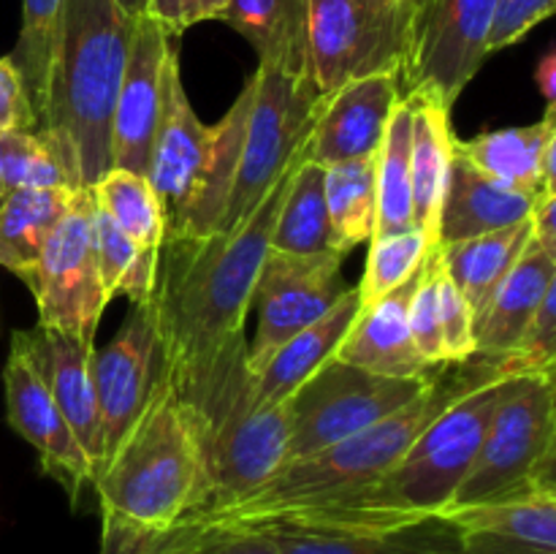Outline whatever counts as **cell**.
I'll return each instance as SVG.
<instances>
[{
	"label": "cell",
	"mask_w": 556,
	"mask_h": 554,
	"mask_svg": "<svg viewBox=\"0 0 556 554\" xmlns=\"http://www.w3.org/2000/svg\"><path fill=\"white\" fill-rule=\"evenodd\" d=\"M443 367V364H440ZM438 367L424 378H386L331 358L288 400V459L324 451L416 400L432 386Z\"/></svg>",
	"instance_id": "obj_11"
},
{
	"label": "cell",
	"mask_w": 556,
	"mask_h": 554,
	"mask_svg": "<svg viewBox=\"0 0 556 554\" xmlns=\"http://www.w3.org/2000/svg\"><path fill=\"white\" fill-rule=\"evenodd\" d=\"M556 286V259L535 239H530L514 269L505 275L492 302L476 324L478 353L483 358H500L519 342L521 331L541 307L543 297Z\"/></svg>",
	"instance_id": "obj_25"
},
{
	"label": "cell",
	"mask_w": 556,
	"mask_h": 554,
	"mask_svg": "<svg viewBox=\"0 0 556 554\" xmlns=\"http://www.w3.org/2000/svg\"><path fill=\"white\" fill-rule=\"evenodd\" d=\"M438 310H440V340H443L445 364L470 362L478 353L476 337V315L470 304L465 302L451 277L445 275L443 261H440L438 277Z\"/></svg>",
	"instance_id": "obj_40"
},
{
	"label": "cell",
	"mask_w": 556,
	"mask_h": 554,
	"mask_svg": "<svg viewBox=\"0 0 556 554\" xmlns=\"http://www.w3.org/2000/svg\"><path fill=\"white\" fill-rule=\"evenodd\" d=\"M418 275H421V266L410 280L394 288L378 304L358 310L356 320L348 329L342 345L337 348L334 358L358 369H367V373L386 375V378H424V375L432 373L434 367L424 362L416 342H413L410 318H407Z\"/></svg>",
	"instance_id": "obj_23"
},
{
	"label": "cell",
	"mask_w": 556,
	"mask_h": 554,
	"mask_svg": "<svg viewBox=\"0 0 556 554\" xmlns=\"http://www.w3.org/2000/svg\"><path fill=\"white\" fill-rule=\"evenodd\" d=\"M535 81L541 87L546 103H556V52L548 49L541 58V63L535 65Z\"/></svg>",
	"instance_id": "obj_46"
},
{
	"label": "cell",
	"mask_w": 556,
	"mask_h": 554,
	"mask_svg": "<svg viewBox=\"0 0 556 554\" xmlns=\"http://www.w3.org/2000/svg\"><path fill=\"white\" fill-rule=\"evenodd\" d=\"M500 0H429L416 16L413 49L402 68V96L424 92L454 109L489 58L486 38Z\"/></svg>",
	"instance_id": "obj_13"
},
{
	"label": "cell",
	"mask_w": 556,
	"mask_h": 554,
	"mask_svg": "<svg viewBox=\"0 0 556 554\" xmlns=\"http://www.w3.org/2000/svg\"><path fill=\"white\" fill-rule=\"evenodd\" d=\"M459 139V136H456ZM538 196L521 193L500 179L489 177L470 158L459 152L454 141L448 179L438 217V244L465 242L481 234L510 228L527 221Z\"/></svg>",
	"instance_id": "obj_21"
},
{
	"label": "cell",
	"mask_w": 556,
	"mask_h": 554,
	"mask_svg": "<svg viewBox=\"0 0 556 554\" xmlns=\"http://www.w3.org/2000/svg\"><path fill=\"white\" fill-rule=\"evenodd\" d=\"M250 96L253 87L248 79L226 117L217 125H204L185 92L179 54L168 63L163 114L147 168L166 226L163 242L206 237L220 223L237 174Z\"/></svg>",
	"instance_id": "obj_6"
},
{
	"label": "cell",
	"mask_w": 556,
	"mask_h": 554,
	"mask_svg": "<svg viewBox=\"0 0 556 554\" xmlns=\"http://www.w3.org/2000/svg\"><path fill=\"white\" fill-rule=\"evenodd\" d=\"M492 378H500L494 373L492 358L472 356L470 362L443 364V367H438L432 386L413 402H407L394 416L383 418V421L372 424V427L362 429V432L351 435V438L340 440L329 449L299 456V459H288L255 492H250L248 498L228 505V508L204 516V519L223 527H233V530L258 527L358 492L375 478L383 476L389 467H394L396 459L410 449L413 440L451 402Z\"/></svg>",
	"instance_id": "obj_2"
},
{
	"label": "cell",
	"mask_w": 556,
	"mask_h": 554,
	"mask_svg": "<svg viewBox=\"0 0 556 554\" xmlns=\"http://www.w3.org/2000/svg\"><path fill=\"white\" fill-rule=\"evenodd\" d=\"M223 9H226V0H195V14H199V22L220 20Z\"/></svg>",
	"instance_id": "obj_47"
},
{
	"label": "cell",
	"mask_w": 556,
	"mask_h": 554,
	"mask_svg": "<svg viewBox=\"0 0 556 554\" xmlns=\"http://www.w3.org/2000/svg\"><path fill=\"white\" fill-rule=\"evenodd\" d=\"M342 253L291 255L269 250L258 272L253 304L258 307V329L248 342V367L258 373L271 353L329 313L345 293Z\"/></svg>",
	"instance_id": "obj_14"
},
{
	"label": "cell",
	"mask_w": 556,
	"mask_h": 554,
	"mask_svg": "<svg viewBox=\"0 0 556 554\" xmlns=\"http://www.w3.org/2000/svg\"><path fill=\"white\" fill-rule=\"evenodd\" d=\"M324 177V166L302 158L291 185H288V193L282 199L280 212H277L269 250L291 255L337 253L331 248Z\"/></svg>",
	"instance_id": "obj_31"
},
{
	"label": "cell",
	"mask_w": 556,
	"mask_h": 554,
	"mask_svg": "<svg viewBox=\"0 0 556 554\" xmlns=\"http://www.w3.org/2000/svg\"><path fill=\"white\" fill-rule=\"evenodd\" d=\"M76 188L16 190L0 204V266L33 288L43 244Z\"/></svg>",
	"instance_id": "obj_30"
},
{
	"label": "cell",
	"mask_w": 556,
	"mask_h": 554,
	"mask_svg": "<svg viewBox=\"0 0 556 554\" xmlns=\"http://www.w3.org/2000/svg\"><path fill=\"white\" fill-rule=\"evenodd\" d=\"M11 340L20 342L27 356H30L33 367L41 375L54 405L63 413L71 432L76 435L79 445L85 449L92 473L101 470L103 429L96 386H92V351H96V345L76 340V337L60 335V331L41 329V326L14 331Z\"/></svg>",
	"instance_id": "obj_20"
},
{
	"label": "cell",
	"mask_w": 556,
	"mask_h": 554,
	"mask_svg": "<svg viewBox=\"0 0 556 554\" xmlns=\"http://www.w3.org/2000/svg\"><path fill=\"white\" fill-rule=\"evenodd\" d=\"M231 527L204 516H185L166 527H147L101 511V549L98 554H204Z\"/></svg>",
	"instance_id": "obj_35"
},
{
	"label": "cell",
	"mask_w": 556,
	"mask_h": 554,
	"mask_svg": "<svg viewBox=\"0 0 556 554\" xmlns=\"http://www.w3.org/2000/svg\"><path fill=\"white\" fill-rule=\"evenodd\" d=\"M434 248L438 244L421 228H407V231L389 234V237L369 239L367 269L356 286L362 310L372 307L380 299L389 297L394 288L410 280L429 255V250Z\"/></svg>",
	"instance_id": "obj_38"
},
{
	"label": "cell",
	"mask_w": 556,
	"mask_h": 554,
	"mask_svg": "<svg viewBox=\"0 0 556 554\" xmlns=\"http://www.w3.org/2000/svg\"><path fill=\"white\" fill-rule=\"evenodd\" d=\"M416 11L405 0H309V79L320 98L351 81L402 74Z\"/></svg>",
	"instance_id": "obj_9"
},
{
	"label": "cell",
	"mask_w": 556,
	"mask_h": 554,
	"mask_svg": "<svg viewBox=\"0 0 556 554\" xmlns=\"http://www.w3.org/2000/svg\"><path fill=\"white\" fill-rule=\"evenodd\" d=\"M96 206L141 250V253H161L166 226L157 196L144 174L128 168H109L92 185Z\"/></svg>",
	"instance_id": "obj_34"
},
{
	"label": "cell",
	"mask_w": 556,
	"mask_h": 554,
	"mask_svg": "<svg viewBox=\"0 0 556 554\" xmlns=\"http://www.w3.org/2000/svg\"><path fill=\"white\" fill-rule=\"evenodd\" d=\"M150 16H155L172 38L182 36L188 27L199 22L195 0H150Z\"/></svg>",
	"instance_id": "obj_44"
},
{
	"label": "cell",
	"mask_w": 556,
	"mask_h": 554,
	"mask_svg": "<svg viewBox=\"0 0 556 554\" xmlns=\"http://www.w3.org/2000/svg\"><path fill=\"white\" fill-rule=\"evenodd\" d=\"M65 0H22V27L9 60L20 71L27 101L36 114V130L47 112L49 71L58 47Z\"/></svg>",
	"instance_id": "obj_36"
},
{
	"label": "cell",
	"mask_w": 556,
	"mask_h": 554,
	"mask_svg": "<svg viewBox=\"0 0 556 554\" xmlns=\"http://www.w3.org/2000/svg\"><path fill=\"white\" fill-rule=\"evenodd\" d=\"M362 302H358L356 286L345 288L340 302L320 315L315 324L293 335L282 342L269 362L253 375V394L261 405L271 402H288L299 391V386L307 383L324 364L334 358L337 348L345 340L348 329L356 320Z\"/></svg>",
	"instance_id": "obj_24"
},
{
	"label": "cell",
	"mask_w": 556,
	"mask_h": 554,
	"mask_svg": "<svg viewBox=\"0 0 556 554\" xmlns=\"http://www.w3.org/2000/svg\"><path fill=\"white\" fill-rule=\"evenodd\" d=\"M5 130H36V114L27 101L20 71L9 58H0V134Z\"/></svg>",
	"instance_id": "obj_42"
},
{
	"label": "cell",
	"mask_w": 556,
	"mask_h": 554,
	"mask_svg": "<svg viewBox=\"0 0 556 554\" xmlns=\"http://www.w3.org/2000/svg\"><path fill=\"white\" fill-rule=\"evenodd\" d=\"M204 554H277L275 543L258 527H244V530H228L220 541Z\"/></svg>",
	"instance_id": "obj_43"
},
{
	"label": "cell",
	"mask_w": 556,
	"mask_h": 554,
	"mask_svg": "<svg viewBox=\"0 0 556 554\" xmlns=\"http://www.w3.org/2000/svg\"><path fill=\"white\" fill-rule=\"evenodd\" d=\"M556 139V103H548L546 114L532 125H516L503 130H483L476 139H456V147L481 172L521 193L541 196L543 188V150Z\"/></svg>",
	"instance_id": "obj_29"
},
{
	"label": "cell",
	"mask_w": 556,
	"mask_h": 554,
	"mask_svg": "<svg viewBox=\"0 0 556 554\" xmlns=\"http://www.w3.org/2000/svg\"><path fill=\"white\" fill-rule=\"evenodd\" d=\"M402 101L400 74H378L351 81L324 98L304 158L318 166L378 155L391 112Z\"/></svg>",
	"instance_id": "obj_18"
},
{
	"label": "cell",
	"mask_w": 556,
	"mask_h": 554,
	"mask_svg": "<svg viewBox=\"0 0 556 554\" xmlns=\"http://www.w3.org/2000/svg\"><path fill=\"white\" fill-rule=\"evenodd\" d=\"M30 293L41 329L96 342L98 324L112 299L103 293L96 259V199L76 188L54 231L43 244Z\"/></svg>",
	"instance_id": "obj_12"
},
{
	"label": "cell",
	"mask_w": 556,
	"mask_h": 554,
	"mask_svg": "<svg viewBox=\"0 0 556 554\" xmlns=\"http://www.w3.org/2000/svg\"><path fill=\"white\" fill-rule=\"evenodd\" d=\"M199 432L206 492L195 514L210 516L248 498L286 465L291 411L288 402L261 405L250 383L201 418Z\"/></svg>",
	"instance_id": "obj_10"
},
{
	"label": "cell",
	"mask_w": 556,
	"mask_h": 554,
	"mask_svg": "<svg viewBox=\"0 0 556 554\" xmlns=\"http://www.w3.org/2000/svg\"><path fill=\"white\" fill-rule=\"evenodd\" d=\"M556 380L554 373L519 375L494 413L476 462L448 511L503 503L538 489H556Z\"/></svg>",
	"instance_id": "obj_7"
},
{
	"label": "cell",
	"mask_w": 556,
	"mask_h": 554,
	"mask_svg": "<svg viewBox=\"0 0 556 554\" xmlns=\"http://www.w3.org/2000/svg\"><path fill=\"white\" fill-rule=\"evenodd\" d=\"M410 101V188H413V226L427 231L438 244V217L443 201L445 179H448L451 155H454L456 134L451 128V109L438 98L413 92L402 96Z\"/></svg>",
	"instance_id": "obj_26"
},
{
	"label": "cell",
	"mask_w": 556,
	"mask_h": 554,
	"mask_svg": "<svg viewBox=\"0 0 556 554\" xmlns=\"http://www.w3.org/2000/svg\"><path fill=\"white\" fill-rule=\"evenodd\" d=\"M136 22L114 0H65L38 130L54 141L74 188L112 168V117Z\"/></svg>",
	"instance_id": "obj_3"
},
{
	"label": "cell",
	"mask_w": 556,
	"mask_h": 554,
	"mask_svg": "<svg viewBox=\"0 0 556 554\" xmlns=\"http://www.w3.org/2000/svg\"><path fill=\"white\" fill-rule=\"evenodd\" d=\"M250 87L253 96H250L237 174H233L226 212L215 231L237 228L261 204L271 185L293 166V161L304 152L315 114L324 103L309 76H291L269 65L255 68Z\"/></svg>",
	"instance_id": "obj_8"
},
{
	"label": "cell",
	"mask_w": 556,
	"mask_h": 554,
	"mask_svg": "<svg viewBox=\"0 0 556 554\" xmlns=\"http://www.w3.org/2000/svg\"><path fill=\"white\" fill-rule=\"evenodd\" d=\"M556 193H541L535 199V206L530 212V223H532V239L546 250L548 255L556 259Z\"/></svg>",
	"instance_id": "obj_45"
},
{
	"label": "cell",
	"mask_w": 556,
	"mask_h": 554,
	"mask_svg": "<svg viewBox=\"0 0 556 554\" xmlns=\"http://www.w3.org/2000/svg\"><path fill=\"white\" fill-rule=\"evenodd\" d=\"M494 373L500 378H519V375L554 373L556 367V286L543 297L527 329L521 331L514 351L492 358Z\"/></svg>",
	"instance_id": "obj_39"
},
{
	"label": "cell",
	"mask_w": 556,
	"mask_h": 554,
	"mask_svg": "<svg viewBox=\"0 0 556 554\" xmlns=\"http://www.w3.org/2000/svg\"><path fill=\"white\" fill-rule=\"evenodd\" d=\"M465 554H556V489L448 511Z\"/></svg>",
	"instance_id": "obj_22"
},
{
	"label": "cell",
	"mask_w": 556,
	"mask_h": 554,
	"mask_svg": "<svg viewBox=\"0 0 556 554\" xmlns=\"http://www.w3.org/2000/svg\"><path fill=\"white\" fill-rule=\"evenodd\" d=\"M5 418L20 438L36 449L41 470L68 492L71 503H79L81 489L92 483V465L68 421L54 405L41 375L16 340H11L3 367Z\"/></svg>",
	"instance_id": "obj_17"
},
{
	"label": "cell",
	"mask_w": 556,
	"mask_h": 554,
	"mask_svg": "<svg viewBox=\"0 0 556 554\" xmlns=\"http://www.w3.org/2000/svg\"><path fill=\"white\" fill-rule=\"evenodd\" d=\"M220 20L248 38L258 65L309 76V0H226Z\"/></svg>",
	"instance_id": "obj_27"
},
{
	"label": "cell",
	"mask_w": 556,
	"mask_h": 554,
	"mask_svg": "<svg viewBox=\"0 0 556 554\" xmlns=\"http://www.w3.org/2000/svg\"><path fill=\"white\" fill-rule=\"evenodd\" d=\"M324 188L331 248L348 255L375 234V155L326 166Z\"/></svg>",
	"instance_id": "obj_33"
},
{
	"label": "cell",
	"mask_w": 556,
	"mask_h": 554,
	"mask_svg": "<svg viewBox=\"0 0 556 554\" xmlns=\"http://www.w3.org/2000/svg\"><path fill=\"white\" fill-rule=\"evenodd\" d=\"M302 158L304 152L237 228L163 242L150 304L161 348V378L179 396L248 348L244 320L253 307L255 282L269 253L277 212Z\"/></svg>",
	"instance_id": "obj_1"
},
{
	"label": "cell",
	"mask_w": 556,
	"mask_h": 554,
	"mask_svg": "<svg viewBox=\"0 0 556 554\" xmlns=\"http://www.w3.org/2000/svg\"><path fill=\"white\" fill-rule=\"evenodd\" d=\"M0 185L5 196L16 190L74 188L63 155L43 130L0 134Z\"/></svg>",
	"instance_id": "obj_37"
},
{
	"label": "cell",
	"mask_w": 556,
	"mask_h": 554,
	"mask_svg": "<svg viewBox=\"0 0 556 554\" xmlns=\"http://www.w3.org/2000/svg\"><path fill=\"white\" fill-rule=\"evenodd\" d=\"M405 3L410 5V9L416 11V16H418V14H421L424 9H427V5H429V0H405Z\"/></svg>",
	"instance_id": "obj_49"
},
{
	"label": "cell",
	"mask_w": 556,
	"mask_h": 554,
	"mask_svg": "<svg viewBox=\"0 0 556 554\" xmlns=\"http://www.w3.org/2000/svg\"><path fill=\"white\" fill-rule=\"evenodd\" d=\"M177 54L172 36L155 16H141L134 25L128 65L112 117V168L144 174L163 114L166 71Z\"/></svg>",
	"instance_id": "obj_16"
},
{
	"label": "cell",
	"mask_w": 556,
	"mask_h": 554,
	"mask_svg": "<svg viewBox=\"0 0 556 554\" xmlns=\"http://www.w3.org/2000/svg\"><path fill=\"white\" fill-rule=\"evenodd\" d=\"M516 380L492 378L465 391L413 440L394 467L358 492L269 525H391L443 514Z\"/></svg>",
	"instance_id": "obj_4"
},
{
	"label": "cell",
	"mask_w": 556,
	"mask_h": 554,
	"mask_svg": "<svg viewBox=\"0 0 556 554\" xmlns=\"http://www.w3.org/2000/svg\"><path fill=\"white\" fill-rule=\"evenodd\" d=\"M3 199H5V193H3V185H0V204H3Z\"/></svg>",
	"instance_id": "obj_50"
},
{
	"label": "cell",
	"mask_w": 556,
	"mask_h": 554,
	"mask_svg": "<svg viewBox=\"0 0 556 554\" xmlns=\"http://www.w3.org/2000/svg\"><path fill=\"white\" fill-rule=\"evenodd\" d=\"M101 511L147 527H166L204 503L206 470L199 421L157 373L134 427L92 478Z\"/></svg>",
	"instance_id": "obj_5"
},
{
	"label": "cell",
	"mask_w": 556,
	"mask_h": 554,
	"mask_svg": "<svg viewBox=\"0 0 556 554\" xmlns=\"http://www.w3.org/2000/svg\"><path fill=\"white\" fill-rule=\"evenodd\" d=\"M410 128L413 109L407 98L394 106L386 128L383 144L375 155V234L372 237H389V234L407 231L413 226V188H410Z\"/></svg>",
	"instance_id": "obj_32"
},
{
	"label": "cell",
	"mask_w": 556,
	"mask_h": 554,
	"mask_svg": "<svg viewBox=\"0 0 556 554\" xmlns=\"http://www.w3.org/2000/svg\"><path fill=\"white\" fill-rule=\"evenodd\" d=\"M554 9L556 0H500L486 38V52L492 54L519 43L532 27L548 20Z\"/></svg>",
	"instance_id": "obj_41"
},
{
	"label": "cell",
	"mask_w": 556,
	"mask_h": 554,
	"mask_svg": "<svg viewBox=\"0 0 556 554\" xmlns=\"http://www.w3.org/2000/svg\"><path fill=\"white\" fill-rule=\"evenodd\" d=\"M157 373H161V348H157L152 304H130L128 320L114 335V340L101 351H92V386L101 413L103 462L114 454V449L123 443L128 429L141 416Z\"/></svg>",
	"instance_id": "obj_15"
},
{
	"label": "cell",
	"mask_w": 556,
	"mask_h": 554,
	"mask_svg": "<svg viewBox=\"0 0 556 554\" xmlns=\"http://www.w3.org/2000/svg\"><path fill=\"white\" fill-rule=\"evenodd\" d=\"M244 530V527H242ZM277 554H465L445 514L391 525H261Z\"/></svg>",
	"instance_id": "obj_19"
},
{
	"label": "cell",
	"mask_w": 556,
	"mask_h": 554,
	"mask_svg": "<svg viewBox=\"0 0 556 554\" xmlns=\"http://www.w3.org/2000/svg\"><path fill=\"white\" fill-rule=\"evenodd\" d=\"M114 3H117L119 11H123L125 16H130L134 22L150 14V0H114Z\"/></svg>",
	"instance_id": "obj_48"
},
{
	"label": "cell",
	"mask_w": 556,
	"mask_h": 554,
	"mask_svg": "<svg viewBox=\"0 0 556 554\" xmlns=\"http://www.w3.org/2000/svg\"><path fill=\"white\" fill-rule=\"evenodd\" d=\"M530 239L532 223L527 217V221L516 223V226L481 234V237L465 239V242L438 244L445 275L451 277L456 291L470 304L476 324L483 315V310L489 307V302H492L500 282L514 269L521 250L530 244Z\"/></svg>",
	"instance_id": "obj_28"
}]
</instances>
